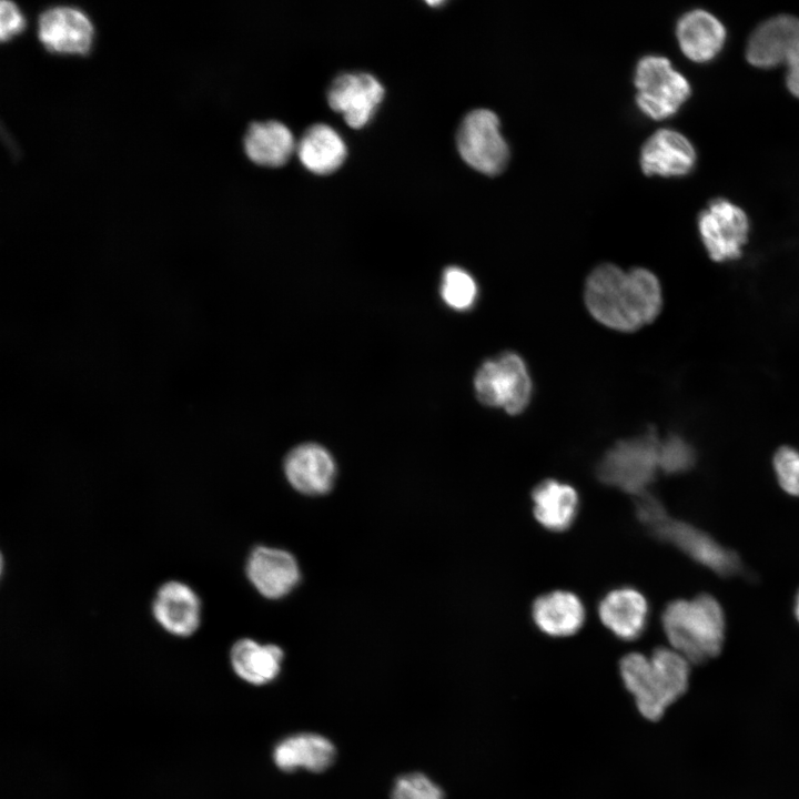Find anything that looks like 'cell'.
Masks as SVG:
<instances>
[{"label": "cell", "mask_w": 799, "mask_h": 799, "mask_svg": "<svg viewBox=\"0 0 799 799\" xmlns=\"http://www.w3.org/2000/svg\"><path fill=\"white\" fill-rule=\"evenodd\" d=\"M696 151L680 132L660 129L644 143L640 165L646 175L684 176L695 166Z\"/></svg>", "instance_id": "15"}, {"label": "cell", "mask_w": 799, "mask_h": 799, "mask_svg": "<svg viewBox=\"0 0 799 799\" xmlns=\"http://www.w3.org/2000/svg\"><path fill=\"white\" fill-rule=\"evenodd\" d=\"M335 756V747L327 738L311 732L289 736L273 751L275 765L286 772L300 768L313 772L324 771L333 763Z\"/></svg>", "instance_id": "19"}, {"label": "cell", "mask_w": 799, "mask_h": 799, "mask_svg": "<svg viewBox=\"0 0 799 799\" xmlns=\"http://www.w3.org/2000/svg\"><path fill=\"white\" fill-rule=\"evenodd\" d=\"M457 148L465 162L489 175L503 171L509 159L498 117L487 109L473 110L464 118L457 131Z\"/></svg>", "instance_id": "7"}, {"label": "cell", "mask_w": 799, "mask_h": 799, "mask_svg": "<svg viewBox=\"0 0 799 799\" xmlns=\"http://www.w3.org/2000/svg\"><path fill=\"white\" fill-rule=\"evenodd\" d=\"M284 653L273 644H260L252 638L236 640L230 651L234 672L252 685L273 681L280 674Z\"/></svg>", "instance_id": "20"}, {"label": "cell", "mask_w": 799, "mask_h": 799, "mask_svg": "<svg viewBox=\"0 0 799 799\" xmlns=\"http://www.w3.org/2000/svg\"><path fill=\"white\" fill-rule=\"evenodd\" d=\"M651 532L718 575L734 576L742 572L741 562L735 552L687 523L667 517Z\"/></svg>", "instance_id": "9"}, {"label": "cell", "mask_w": 799, "mask_h": 799, "mask_svg": "<svg viewBox=\"0 0 799 799\" xmlns=\"http://www.w3.org/2000/svg\"><path fill=\"white\" fill-rule=\"evenodd\" d=\"M636 514L639 520L650 529L668 517L660 500L647 492L638 496Z\"/></svg>", "instance_id": "30"}, {"label": "cell", "mask_w": 799, "mask_h": 799, "mask_svg": "<svg viewBox=\"0 0 799 799\" xmlns=\"http://www.w3.org/2000/svg\"><path fill=\"white\" fill-rule=\"evenodd\" d=\"M38 38L51 52L87 54L93 43L94 29L83 11L72 7H53L39 16Z\"/></svg>", "instance_id": "12"}, {"label": "cell", "mask_w": 799, "mask_h": 799, "mask_svg": "<svg viewBox=\"0 0 799 799\" xmlns=\"http://www.w3.org/2000/svg\"><path fill=\"white\" fill-rule=\"evenodd\" d=\"M676 36L682 53L698 63L709 62L721 51L727 32L725 26L710 12L692 9L684 13L676 26Z\"/></svg>", "instance_id": "16"}, {"label": "cell", "mask_w": 799, "mask_h": 799, "mask_svg": "<svg viewBox=\"0 0 799 799\" xmlns=\"http://www.w3.org/2000/svg\"><path fill=\"white\" fill-rule=\"evenodd\" d=\"M392 799H444L443 790L421 772L406 773L396 779Z\"/></svg>", "instance_id": "27"}, {"label": "cell", "mask_w": 799, "mask_h": 799, "mask_svg": "<svg viewBox=\"0 0 799 799\" xmlns=\"http://www.w3.org/2000/svg\"><path fill=\"white\" fill-rule=\"evenodd\" d=\"M533 618L545 634L564 637L575 634L583 626L585 608L576 595L556 590L534 601Z\"/></svg>", "instance_id": "21"}, {"label": "cell", "mask_w": 799, "mask_h": 799, "mask_svg": "<svg viewBox=\"0 0 799 799\" xmlns=\"http://www.w3.org/2000/svg\"><path fill=\"white\" fill-rule=\"evenodd\" d=\"M659 442L653 432L620 441L598 464L599 479L629 494L646 493L659 469Z\"/></svg>", "instance_id": "4"}, {"label": "cell", "mask_w": 799, "mask_h": 799, "mask_svg": "<svg viewBox=\"0 0 799 799\" xmlns=\"http://www.w3.org/2000/svg\"><path fill=\"white\" fill-rule=\"evenodd\" d=\"M665 634L677 653L689 663L700 664L716 657L725 640V614L711 595L668 604L663 613Z\"/></svg>", "instance_id": "3"}, {"label": "cell", "mask_w": 799, "mask_h": 799, "mask_svg": "<svg viewBox=\"0 0 799 799\" xmlns=\"http://www.w3.org/2000/svg\"><path fill=\"white\" fill-rule=\"evenodd\" d=\"M659 469L667 474L689 471L695 463V452L684 438L672 435L659 442Z\"/></svg>", "instance_id": "26"}, {"label": "cell", "mask_w": 799, "mask_h": 799, "mask_svg": "<svg viewBox=\"0 0 799 799\" xmlns=\"http://www.w3.org/2000/svg\"><path fill=\"white\" fill-rule=\"evenodd\" d=\"M690 663L672 648H656L650 657L631 653L620 660V675L639 712L660 719L689 685Z\"/></svg>", "instance_id": "2"}, {"label": "cell", "mask_w": 799, "mask_h": 799, "mask_svg": "<svg viewBox=\"0 0 799 799\" xmlns=\"http://www.w3.org/2000/svg\"><path fill=\"white\" fill-rule=\"evenodd\" d=\"M798 31L799 18L792 16L780 14L763 21L748 39V62L760 69L785 63Z\"/></svg>", "instance_id": "17"}, {"label": "cell", "mask_w": 799, "mask_h": 799, "mask_svg": "<svg viewBox=\"0 0 799 799\" xmlns=\"http://www.w3.org/2000/svg\"><path fill=\"white\" fill-rule=\"evenodd\" d=\"M787 64L786 84L788 90L799 98V31L785 61Z\"/></svg>", "instance_id": "31"}, {"label": "cell", "mask_w": 799, "mask_h": 799, "mask_svg": "<svg viewBox=\"0 0 799 799\" xmlns=\"http://www.w3.org/2000/svg\"><path fill=\"white\" fill-rule=\"evenodd\" d=\"M383 95L384 88L374 75L344 73L332 82L327 101L350 127L358 129L370 121Z\"/></svg>", "instance_id": "13"}, {"label": "cell", "mask_w": 799, "mask_h": 799, "mask_svg": "<svg viewBox=\"0 0 799 799\" xmlns=\"http://www.w3.org/2000/svg\"><path fill=\"white\" fill-rule=\"evenodd\" d=\"M202 601L186 583L168 580L159 586L151 613L155 623L168 634L186 638L194 635L202 623Z\"/></svg>", "instance_id": "10"}, {"label": "cell", "mask_w": 799, "mask_h": 799, "mask_svg": "<svg viewBox=\"0 0 799 799\" xmlns=\"http://www.w3.org/2000/svg\"><path fill=\"white\" fill-rule=\"evenodd\" d=\"M603 624L617 637L626 640L638 638L648 620V603L636 589L624 587L608 593L599 604Z\"/></svg>", "instance_id": "18"}, {"label": "cell", "mask_w": 799, "mask_h": 799, "mask_svg": "<svg viewBox=\"0 0 799 799\" xmlns=\"http://www.w3.org/2000/svg\"><path fill=\"white\" fill-rule=\"evenodd\" d=\"M793 610H795L796 618H797V620L799 621V591H798V594L796 595Z\"/></svg>", "instance_id": "32"}, {"label": "cell", "mask_w": 799, "mask_h": 799, "mask_svg": "<svg viewBox=\"0 0 799 799\" xmlns=\"http://www.w3.org/2000/svg\"><path fill=\"white\" fill-rule=\"evenodd\" d=\"M287 482L307 496L327 494L336 478V464L330 452L315 443L294 447L284 459Z\"/></svg>", "instance_id": "14"}, {"label": "cell", "mask_w": 799, "mask_h": 799, "mask_svg": "<svg viewBox=\"0 0 799 799\" xmlns=\"http://www.w3.org/2000/svg\"><path fill=\"white\" fill-rule=\"evenodd\" d=\"M245 573L251 585L267 599L287 596L301 580L300 566L293 554L264 545L250 552Z\"/></svg>", "instance_id": "11"}, {"label": "cell", "mask_w": 799, "mask_h": 799, "mask_svg": "<svg viewBox=\"0 0 799 799\" xmlns=\"http://www.w3.org/2000/svg\"><path fill=\"white\" fill-rule=\"evenodd\" d=\"M441 294L452 309L468 310L476 301L477 285L465 270L449 266L443 274Z\"/></svg>", "instance_id": "25"}, {"label": "cell", "mask_w": 799, "mask_h": 799, "mask_svg": "<svg viewBox=\"0 0 799 799\" xmlns=\"http://www.w3.org/2000/svg\"><path fill=\"white\" fill-rule=\"evenodd\" d=\"M477 398L485 405L502 407L515 415L525 409L532 382L524 361L506 352L482 364L474 380Z\"/></svg>", "instance_id": "6"}, {"label": "cell", "mask_w": 799, "mask_h": 799, "mask_svg": "<svg viewBox=\"0 0 799 799\" xmlns=\"http://www.w3.org/2000/svg\"><path fill=\"white\" fill-rule=\"evenodd\" d=\"M698 229L709 256L725 262L740 256L748 239L749 221L744 210L718 198L700 212Z\"/></svg>", "instance_id": "8"}, {"label": "cell", "mask_w": 799, "mask_h": 799, "mask_svg": "<svg viewBox=\"0 0 799 799\" xmlns=\"http://www.w3.org/2000/svg\"><path fill=\"white\" fill-rule=\"evenodd\" d=\"M243 145L251 161L266 166L284 164L296 148L290 129L274 120L252 123L244 135Z\"/></svg>", "instance_id": "22"}, {"label": "cell", "mask_w": 799, "mask_h": 799, "mask_svg": "<svg viewBox=\"0 0 799 799\" xmlns=\"http://www.w3.org/2000/svg\"><path fill=\"white\" fill-rule=\"evenodd\" d=\"M302 164L316 174L335 171L345 160L346 145L341 135L325 123L310 127L296 144Z\"/></svg>", "instance_id": "23"}, {"label": "cell", "mask_w": 799, "mask_h": 799, "mask_svg": "<svg viewBox=\"0 0 799 799\" xmlns=\"http://www.w3.org/2000/svg\"><path fill=\"white\" fill-rule=\"evenodd\" d=\"M590 314L601 324L635 331L653 322L661 309L658 279L646 269L625 272L603 264L589 275L585 291Z\"/></svg>", "instance_id": "1"}, {"label": "cell", "mask_w": 799, "mask_h": 799, "mask_svg": "<svg viewBox=\"0 0 799 799\" xmlns=\"http://www.w3.org/2000/svg\"><path fill=\"white\" fill-rule=\"evenodd\" d=\"M533 504L535 517L545 528L562 532L567 529L576 517L578 496L572 486L547 479L534 488Z\"/></svg>", "instance_id": "24"}, {"label": "cell", "mask_w": 799, "mask_h": 799, "mask_svg": "<svg viewBox=\"0 0 799 799\" xmlns=\"http://www.w3.org/2000/svg\"><path fill=\"white\" fill-rule=\"evenodd\" d=\"M26 28V20L20 9L11 1H1L0 4V38L8 41L18 36Z\"/></svg>", "instance_id": "29"}, {"label": "cell", "mask_w": 799, "mask_h": 799, "mask_svg": "<svg viewBox=\"0 0 799 799\" xmlns=\"http://www.w3.org/2000/svg\"><path fill=\"white\" fill-rule=\"evenodd\" d=\"M636 103L654 120L675 114L691 94L688 80L661 55L643 57L635 70Z\"/></svg>", "instance_id": "5"}, {"label": "cell", "mask_w": 799, "mask_h": 799, "mask_svg": "<svg viewBox=\"0 0 799 799\" xmlns=\"http://www.w3.org/2000/svg\"><path fill=\"white\" fill-rule=\"evenodd\" d=\"M772 464L781 488L792 496H799V452L782 446L775 453Z\"/></svg>", "instance_id": "28"}]
</instances>
